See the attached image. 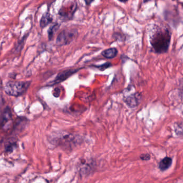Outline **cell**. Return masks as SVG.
<instances>
[{
    "instance_id": "cell-1",
    "label": "cell",
    "mask_w": 183,
    "mask_h": 183,
    "mask_svg": "<svg viewBox=\"0 0 183 183\" xmlns=\"http://www.w3.org/2000/svg\"><path fill=\"white\" fill-rule=\"evenodd\" d=\"M171 34L168 28L165 26H156L150 35V42L154 52L164 53L169 47Z\"/></svg>"
},
{
    "instance_id": "cell-2",
    "label": "cell",
    "mask_w": 183,
    "mask_h": 183,
    "mask_svg": "<svg viewBox=\"0 0 183 183\" xmlns=\"http://www.w3.org/2000/svg\"><path fill=\"white\" fill-rule=\"evenodd\" d=\"M50 143L64 149H73L77 144L76 137L74 135L65 132L52 133L49 137Z\"/></svg>"
},
{
    "instance_id": "cell-3",
    "label": "cell",
    "mask_w": 183,
    "mask_h": 183,
    "mask_svg": "<svg viewBox=\"0 0 183 183\" xmlns=\"http://www.w3.org/2000/svg\"><path fill=\"white\" fill-rule=\"evenodd\" d=\"M31 81H9L5 84L4 89L7 95L19 97L23 95L30 86Z\"/></svg>"
},
{
    "instance_id": "cell-4",
    "label": "cell",
    "mask_w": 183,
    "mask_h": 183,
    "mask_svg": "<svg viewBox=\"0 0 183 183\" xmlns=\"http://www.w3.org/2000/svg\"><path fill=\"white\" fill-rule=\"evenodd\" d=\"M77 33L75 30H63L57 36L56 44L60 46L69 44L74 40Z\"/></svg>"
},
{
    "instance_id": "cell-5",
    "label": "cell",
    "mask_w": 183,
    "mask_h": 183,
    "mask_svg": "<svg viewBox=\"0 0 183 183\" xmlns=\"http://www.w3.org/2000/svg\"><path fill=\"white\" fill-rule=\"evenodd\" d=\"M80 69H81V68L80 69V68L74 69L65 70L64 71L59 73L53 81L49 82L47 85L51 86H53L56 84L60 83L61 82H63L65 80H66L67 79H68L73 75H74L77 72H79Z\"/></svg>"
},
{
    "instance_id": "cell-6",
    "label": "cell",
    "mask_w": 183,
    "mask_h": 183,
    "mask_svg": "<svg viewBox=\"0 0 183 183\" xmlns=\"http://www.w3.org/2000/svg\"><path fill=\"white\" fill-rule=\"evenodd\" d=\"M141 99V96L139 93H133L125 97V102L130 108H135L139 105Z\"/></svg>"
},
{
    "instance_id": "cell-7",
    "label": "cell",
    "mask_w": 183,
    "mask_h": 183,
    "mask_svg": "<svg viewBox=\"0 0 183 183\" xmlns=\"http://www.w3.org/2000/svg\"><path fill=\"white\" fill-rule=\"evenodd\" d=\"M118 51L115 47L107 49L102 52L103 56L108 59H111L115 58L116 56L118 55Z\"/></svg>"
},
{
    "instance_id": "cell-8",
    "label": "cell",
    "mask_w": 183,
    "mask_h": 183,
    "mask_svg": "<svg viewBox=\"0 0 183 183\" xmlns=\"http://www.w3.org/2000/svg\"><path fill=\"white\" fill-rule=\"evenodd\" d=\"M53 21V17L49 12H46L42 16L40 22V26L42 28L46 27L49 24L51 23Z\"/></svg>"
},
{
    "instance_id": "cell-9",
    "label": "cell",
    "mask_w": 183,
    "mask_h": 183,
    "mask_svg": "<svg viewBox=\"0 0 183 183\" xmlns=\"http://www.w3.org/2000/svg\"><path fill=\"white\" fill-rule=\"evenodd\" d=\"M172 163V160L171 158L166 157L161 161L159 164V168L162 171H164L171 167Z\"/></svg>"
},
{
    "instance_id": "cell-10",
    "label": "cell",
    "mask_w": 183,
    "mask_h": 183,
    "mask_svg": "<svg viewBox=\"0 0 183 183\" xmlns=\"http://www.w3.org/2000/svg\"><path fill=\"white\" fill-rule=\"evenodd\" d=\"M59 28V25L58 24H56L53 26H51V28H49V31H48V33H49V40H52L54 37V35L55 34V33L57 31L58 29Z\"/></svg>"
},
{
    "instance_id": "cell-11",
    "label": "cell",
    "mask_w": 183,
    "mask_h": 183,
    "mask_svg": "<svg viewBox=\"0 0 183 183\" xmlns=\"http://www.w3.org/2000/svg\"><path fill=\"white\" fill-rule=\"evenodd\" d=\"M110 66H111V63L109 62L105 63L104 64H102L100 66H93L94 67L97 68L98 69L100 70V71H103L104 70L107 69V68L110 67Z\"/></svg>"
},
{
    "instance_id": "cell-12",
    "label": "cell",
    "mask_w": 183,
    "mask_h": 183,
    "mask_svg": "<svg viewBox=\"0 0 183 183\" xmlns=\"http://www.w3.org/2000/svg\"><path fill=\"white\" fill-rule=\"evenodd\" d=\"M140 158L143 161H148L151 159V156L148 154H142Z\"/></svg>"
}]
</instances>
